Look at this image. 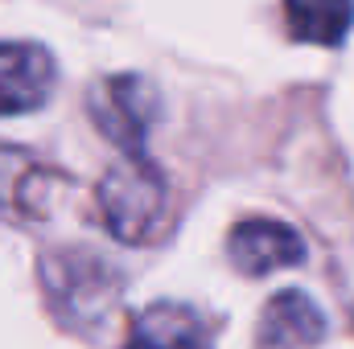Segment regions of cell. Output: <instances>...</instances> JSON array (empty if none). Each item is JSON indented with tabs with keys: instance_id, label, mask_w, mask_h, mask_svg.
<instances>
[{
	"instance_id": "5",
	"label": "cell",
	"mask_w": 354,
	"mask_h": 349,
	"mask_svg": "<svg viewBox=\"0 0 354 349\" xmlns=\"http://www.w3.org/2000/svg\"><path fill=\"white\" fill-rule=\"evenodd\" d=\"M322 337H326V317L305 292H276L256 325L260 349H309Z\"/></svg>"
},
{
	"instance_id": "1",
	"label": "cell",
	"mask_w": 354,
	"mask_h": 349,
	"mask_svg": "<svg viewBox=\"0 0 354 349\" xmlns=\"http://www.w3.org/2000/svg\"><path fill=\"white\" fill-rule=\"evenodd\" d=\"M99 214L124 243H145L165 222V177L149 157H124L99 181Z\"/></svg>"
},
{
	"instance_id": "4",
	"label": "cell",
	"mask_w": 354,
	"mask_h": 349,
	"mask_svg": "<svg viewBox=\"0 0 354 349\" xmlns=\"http://www.w3.org/2000/svg\"><path fill=\"white\" fill-rule=\"evenodd\" d=\"M54 54L33 41L0 46V115H21L46 103L54 90Z\"/></svg>"
},
{
	"instance_id": "6",
	"label": "cell",
	"mask_w": 354,
	"mask_h": 349,
	"mask_svg": "<svg viewBox=\"0 0 354 349\" xmlns=\"http://www.w3.org/2000/svg\"><path fill=\"white\" fill-rule=\"evenodd\" d=\"M124 349H210V337L194 321V312L174 304H153L132 321Z\"/></svg>"
},
{
	"instance_id": "7",
	"label": "cell",
	"mask_w": 354,
	"mask_h": 349,
	"mask_svg": "<svg viewBox=\"0 0 354 349\" xmlns=\"http://www.w3.org/2000/svg\"><path fill=\"white\" fill-rule=\"evenodd\" d=\"M284 21L297 41L338 46L354 25V0H284Z\"/></svg>"
},
{
	"instance_id": "3",
	"label": "cell",
	"mask_w": 354,
	"mask_h": 349,
	"mask_svg": "<svg viewBox=\"0 0 354 349\" xmlns=\"http://www.w3.org/2000/svg\"><path fill=\"white\" fill-rule=\"evenodd\" d=\"M227 255L243 275H268L280 267H297L305 259V243L292 226L276 218H243L227 239Z\"/></svg>"
},
{
	"instance_id": "2",
	"label": "cell",
	"mask_w": 354,
	"mask_h": 349,
	"mask_svg": "<svg viewBox=\"0 0 354 349\" xmlns=\"http://www.w3.org/2000/svg\"><path fill=\"white\" fill-rule=\"evenodd\" d=\"M91 115H95L99 132L124 148V157H145V140L157 119V94L136 74H115L95 87Z\"/></svg>"
}]
</instances>
